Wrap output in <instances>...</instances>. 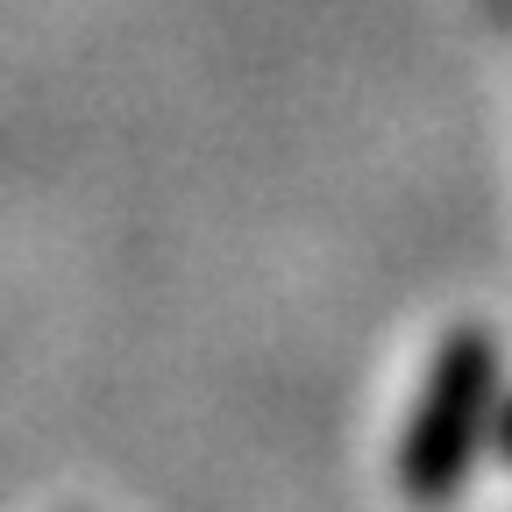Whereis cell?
<instances>
[{
    "mask_svg": "<svg viewBox=\"0 0 512 512\" xmlns=\"http://www.w3.org/2000/svg\"><path fill=\"white\" fill-rule=\"evenodd\" d=\"M491 420V342L477 328L448 335L434 377H427V399H420V420L406 434V456H399V477L413 498H448L463 477H470V456H477V434Z\"/></svg>",
    "mask_w": 512,
    "mask_h": 512,
    "instance_id": "1",
    "label": "cell"
},
{
    "mask_svg": "<svg viewBox=\"0 0 512 512\" xmlns=\"http://www.w3.org/2000/svg\"><path fill=\"white\" fill-rule=\"evenodd\" d=\"M505 448H512V413H505Z\"/></svg>",
    "mask_w": 512,
    "mask_h": 512,
    "instance_id": "2",
    "label": "cell"
}]
</instances>
